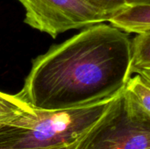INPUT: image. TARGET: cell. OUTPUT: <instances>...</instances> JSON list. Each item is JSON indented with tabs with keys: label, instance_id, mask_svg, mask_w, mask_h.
I'll list each match as a JSON object with an SVG mask.
<instances>
[{
	"label": "cell",
	"instance_id": "1",
	"mask_svg": "<svg viewBox=\"0 0 150 149\" xmlns=\"http://www.w3.org/2000/svg\"><path fill=\"white\" fill-rule=\"evenodd\" d=\"M131 66L128 33L111 23L92 25L34 59L16 96L42 110L89 104L124 90Z\"/></svg>",
	"mask_w": 150,
	"mask_h": 149
},
{
	"label": "cell",
	"instance_id": "12",
	"mask_svg": "<svg viewBox=\"0 0 150 149\" xmlns=\"http://www.w3.org/2000/svg\"><path fill=\"white\" fill-rule=\"evenodd\" d=\"M135 73H138L140 74L141 76H142L146 80H148L149 82H150V68H142V69H139V70H136L134 72Z\"/></svg>",
	"mask_w": 150,
	"mask_h": 149
},
{
	"label": "cell",
	"instance_id": "9",
	"mask_svg": "<svg viewBox=\"0 0 150 149\" xmlns=\"http://www.w3.org/2000/svg\"><path fill=\"white\" fill-rule=\"evenodd\" d=\"M98 8L105 11L109 14H113L124 8L125 4L123 0H88Z\"/></svg>",
	"mask_w": 150,
	"mask_h": 149
},
{
	"label": "cell",
	"instance_id": "6",
	"mask_svg": "<svg viewBox=\"0 0 150 149\" xmlns=\"http://www.w3.org/2000/svg\"><path fill=\"white\" fill-rule=\"evenodd\" d=\"M33 112V108L16 95L11 96L0 91V127Z\"/></svg>",
	"mask_w": 150,
	"mask_h": 149
},
{
	"label": "cell",
	"instance_id": "3",
	"mask_svg": "<svg viewBox=\"0 0 150 149\" xmlns=\"http://www.w3.org/2000/svg\"><path fill=\"white\" fill-rule=\"evenodd\" d=\"M82 149H150V116L123 90Z\"/></svg>",
	"mask_w": 150,
	"mask_h": 149
},
{
	"label": "cell",
	"instance_id": "4",
	"mask_svg": "<svg viewBox=\"0 0 150 149\" xmlns=\"http://www.w3.org/2000/svg\"><path fill=\"white\" fill-rule=\"evenodd\" d=\"M25 11L24 22L56 38L72 29L108 22L111 15L88 0H18Z\"/></svg>",
	"mask_w": 150,
	"mask_h": 149
},
{
	"label": "cell",
	"instance_id": "5",
	"mask_svg": "<svg viewBox=\"0 0 150 149\" xmlns=\"http://www.w3.org/2000/svg\"><path fill=\"white\" fill-rule=\"evenodd\" d=\"M108 22L127 33L150 32V6H125L113 13Z\"/></svg>",
	"mask_w": 150,
	"mask_h": 149
},
{
	"label": "cell",
	"instance_id": "11",
	"mask_svg": "<svg viewBox=\"0 0 150 149\" xmlns=\"http://www.w3.org/2000/svg\"><path fill=\"white\" fill-rule=\"evenodd\" d=\"M125 6H134V5H143L150 6V0H123Z\"/></svg>",
	"mask_w": 150,
	"mask_h": 149
},
{
	"label": "cell",
	"instance_id": "2",
	"mask_svg": "<svg viewBox=\"0 0 150 149\" xmlns=\"http://www.w3.org/2000/svg\"><path fill=\"white\" fill-rule=\"evenodd\" d=\"M122 92L69 108H33V112L0 127V149H40L72 142L98 126Z\"/></svg>",
	"mask_w": 150,
	"mask_h": 149
},
{
	"label": "cell",
	"instance_id": "10",
	"mask_svg": "<svg viewBox=\"0 0 150 149\" xmlns=\"http://www.w3.org/2000/svg\"><path fill=\"white\" fill-rule=\"evenodd\" d=\"M104 121V120H103ZM102 121V122H103ZM101 122V123H102ZM100 123V124H101ZM99 124V125H100ZM98 125V126H99ZM97 126L95 128H93L92 130H91L90 132H88L87 133L83 134V136H81L80 138H78L77 140L69 142V143H66V144H62V145H59V146H54V147H50V148H40V149H82L83 147L84 146V144L86 143L87 140L90 138V136L92 134V133L96 130V128L98 126Z\"/></svg>",
	"mask_w": 150,
	"mask_h": 149
},
{
	"label": "cell",
	"instance_id": "8",
	"mask_svg": "<svg viewBox=\"0 0 150 149\" xmlns=\"http://www.w3.org/2000/svg\"><path fill=\"white\" fill-rule=\"evenodd\" d=\"M124 90L150 116V82L135 73L128 80Z\"/></svg>",
	"mask_w": 150,
	"mask_h": 149
},
{
	"label": "cell",
	"instance_id": "7",
	"mask_svg": "<svg viewBox=\"0 0 150 149\" xmlns=\"http://www.w3.org/2000/svg\"><path fill=\"white\" fill-rule=\"evenodd\" d=\"M150 68V32L136 33L132 40L131 72Z\"/></svg>",
	"mask_w": 150,
	"mask_h": 149
}]
</instances>
